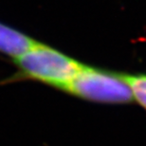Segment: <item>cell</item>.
Wrapping results in <instances>:
<instances>
[{
	"instance_id": "cell-1",
	"label": "cell",
	"mask_w": 146,
	"mask_h": 146,
	"mask_svg": "<svg viewBox=\"0 0 146 146\" xmlns=\"http://www.w3.org/2000/svg\"><path fill=\"white\" fill-rule=\"evenodd\" d=\"M14 62L27 77L63 90L84 66L78 61L39 42L14 58Z\"/></svg>"
},
{
	"instance_id": "cell-2",
	"label": "cell",
	"mask_w": 146,
	"mask_h": 146,
	"mask_svg": "<svg viewBox=\"0 0 146 146\" xmlns=\"http://www.w3.org/2000/svg\"><path fill=\"white\" fill-rule=\"evenodd\" d=\"M64 90L84 100L99 103L127 104L134 101L122 75L86 66Z\"/></svg>"
},
{
	"instance_id": "cell-3",
	"label": "cell",
	"mask_w": 146,
	"mask_h": 146,
	"mask_svg": "<svg viewBox=\"0 0 146 146\" xmlns=\"http://www.w3.org/2000/svg\"><path fill=\"white\" fill-rule=\"evenodd\" d=\"M37 41L0 23V52L13 58L29 50Z\"/></svg>"
},
{
	"instance_id": "cell-4",
	"label": "cell",
	"mask_w": 146,
	"mask_h": 146,
	"mask_svg": "<svg viewBox=\"0 0 146 146\" xmlns=\"http://www.w3.org/2000/svg\"><path fill=\"white\" fill-rule=\"evenodd\" d=\"M121 75L130 87L133 99L146 109V75Z\"/></svg>"
}]
</instances>
